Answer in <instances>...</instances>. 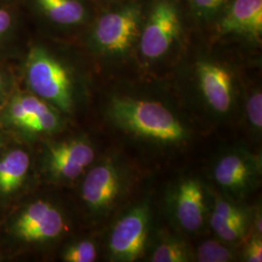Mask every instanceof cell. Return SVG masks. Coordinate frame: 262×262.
<instances>
[{
  "instance_id": "1",
  "label": "cell",
  "mask_w": 262,
  "mask_h": 262,
  "mask_svg": "<svg viewBox=\"0 0 262 262\" xmlns=\"http://www.w3.org/2000/svg\"><path fill=\"white\" fill-rule=\"evenodd\" d=\"M24 197L0 220V250L3 261L36 258L60 242L71 230L66 209L40 191Z\"/></svg>"
},
{
  "instance_id": "2",
  "label": "cell",
  "mask_w": 262,
  "mask_h": 262,
  "mask_svg": "<svg viewBox=\"0 0 262 262\" xmlns=\"http://www.w3.org/2000/svg\"><path fill=\"white\" fill-rule=\"evenodd\" d=\"M20 85L54 106L68 120L78 109L79 91L73 69L49 48L28 45L19 61Z\"/></svg>"
},
{
  "instance_id": "3",
  "label": "cell",
  "mask_w": 262,
  "mask_h": 262,
  "mask_svg": "<svg viewBox=\"0 0 262 262\" xmlns=\"http://www.w3.org/2000/svg\"><path fill=\"white\" fill-rule=\"evenodd\" d=\"M54 106L19 84L0 112V128L11 139L35 146L67 128Z\"/></svg>"
},
{
  "instance_id": "4",
  "label": "cell",
  "mask_w": 262,
  "mask_h": 262,
  "mask_svg": "<svg viewBox=\"0 0 262 262\" xmlns=\"http://www.w3.org/2000/svg\"><path fill=\"white\" fill-rule=\"evenodd\" d=\"M33 147L38 178L43 186L75 185L95 159L94 145L83 134L61 138L57 134Z\"/></svg>"
},
{
  "instance_id": "5",
  "label": "cell",
  "mask_w": 262,
  "mask_h": 262,
  "mask_svg": "<svg viewBox=\"0 0 262 262\" xmlns=\"http://www.w3.org/2000/svg\"><path fill=\"white\" fill-rule=\"evenodd\" d=\"M109 112L121 127L142 137L178 143L187 136L178 119L159 102L119 97L113 99Z\"/></svg>"
},
{
  "instance_id": "6",
  "label": "cell",
  "mask_w": 262,
  "mask_h": 262,
  "mask_svg": "<svg viewBox=\"0 0 262 262\" xmlns=\"http://www.w3.org/2000/svg\"><path fill=\"white\" fill-rule=\"evenodd\" d=\"M40 186L34 147L11 139L0 151V211L2 216Z\"/></svg>"
},
{
  "instance_id": "7",
  "label": "cell",
  "mask_w": 262,
  "mask_h": 262,
  "mask_svg": "<svg viewBox=\"0 0 262 262\" xmlns=\"http://www.w3.org/2000/svg\"><path fill=\"white\" fill-rule=\"evenodd\" d=\"M140 21V9L135 5L107 13L97 20L91 41L102 53L122 54L138 36Z\"/></svg>"
},
{
  "instance_id": "8",
  "label": "cell",
  "mask_w": 262,
  "mask_h": 262,
  "mask_svg": "<svg viewBox=\"0 0 262 262\" xmlns=\"http://www.w3.org/2000/svg\"><path fill=\"white\" fill-rule=\"evenodd\" d=\"M181 21L177 7L170 1L157 3L150 12L141 36L142 55L156 59L163 56L178 37Z\"/></svg>"
},
{
  "instance_id": "9",
  "label": "cell",
  "mask_w": 262,
  "mask_h": 262,
  "mask_svg": "<svg viewBox=\"0 0 262 262\" xmlns=\"http://www.w3.org/2000/svg\"><path fill=\"white\" fill-rule=\"evenodd\" d=\"M149 225L147 206L133 208L114 226L109 241L113 255L121 261H134L144 252Z\"/></svg>"
},
{
  "instance_id": "10",
  "label": "cell",
  "mask_w": 262,
  "mask_h": 262,
  "mask_svg": "<svg viewBox=\"0 0 262 262\" xmlns=\"http://www.w3.org/2000/svg\"><path fill=\"white\" fill-rule=\"evenodd\" d=\"M79 198L93 215L103 213L111 206L121 188L118 171L108 162L92 166L80 180Z\"/></svg>"
},
{
  "instance_id": "11",
  "label": "cell",
  "mask_w": 262,
  "mask_h": 262,
  "mask_svg": "<svg viewBox=\"0 0 262 262\" xmlns=\"http://www.w3.org/2000/svg\"><path fill=\"white\" fill-rule=\"evenodd\" d=\"M197 76L201 91L209 105L219 113H226L232 102V81L229 72L211 62H200Z\"/></svg>"
},
{
  "instance_id": "12",
  "label": "cell",
  "mask_w": 262,
  "mask_h": 262,
  "mask_svg": "<svg viewBox=\"0 0 262 262\" xmlns=\"http://www.w3.org/2000/svg\"><path fill=\"white\" fill-rule=\"evenodd\" d=\"M220 31L259 40L262 34V0H234L221 20Z\"/></svg>"
},
{
  "instance_id": "13",
  "label": "cell",
  "mask_w": 262,
  "mask_h": 262,
  "mask_svg": "<svg viewBox=\"0 0 262 262\" xmlns=\"http://www.w3.org/2000/svg\"><path fill=\"white\" fill-rule=\"evenodd\" d=\"M205 203L200 184L187 180L179 187L176 194V215L180 225L187 231H195L204 221Z\"/></svg>"
},
{
  "instance_id": "14",
  "label": "cell",
  "mask_w": 262,
  "mask_h": 262,
  "mask_svg": "<svg viewBox=\"0 0 262 262\" xmlns=\"http://www.w3.org/2000/svg\"><path fill=\"white\" fill-rule=\"evenodd\" d=\"M49 20L63 26L81 25L86 18V10L81 0H31Z\"/></svg>"
},
{
  "instance_id": "15",
  "label": "cell",
  "mask_w": 262,
  "mask_h": 262,
  "mask_svg": "<svg viewBox=\"0 0 262 262\" xmlns=\"http://www.w3.org/2000/svg\"><path fill=\"white\" fill-rule=\"evenodd\" d=\"M251 167L238 155H228L221 159L215 168V181L222 187L238 190L246 187L251 178Z\"/></svg>"
},
{
  "instance_id": "16",
  "label": "cell",
  "mask_w": 262,
  "mask_h": 262,
  "mask_svg": "<svg viewBox=\"0 0 262 262\" xmlns=\"http://www.w3.org/2000/svg\"><path fill=\"white\" fill-rule=\"evenodd\" d=\"M17 15L12 3H0V61H19L26 49L16 45Z\"/></svg>"
},
{
  "instance_id": "17",
  "label": "cell",
  "mask_w": 262,
  "mask_h": 262,
  "mask_svg": "<svg viewBox=\"0 0 262 262\" xmlns=\"http://www.w3.org/2000/svg\"><path fill=\"white\" fill-rule=\"evenodd\" d=\"M60 258L64 262H94L97 258V249L91 239H77L63 247Z\"/></svg>"
},
{
  "instance_id": "18",
  "label": "cell",
  "mask_w": 262,
  "mask_h": 262,
  "mask_svg": "<svg viewBox=\"0 0 262 262\" xmlns=\"http://www.w3.org/2000/svg\"><path fill=\"white\" fill-rule=\"evenodd\" d=\"M19 84V61H0V112Z\"/></svg>"
},
{
  "instance_id": "19",
  "label": "cell",
  "mask_w": 262,
  "mask_h": 262,
  "mask_svg": "<svg viewBox=\"0 0 262 262\" xmlns=\"http://www.w3.org/2000/svg\"><path fill=\"white\" fill-rule=\"evenodd\" d=\"M211 225L215 233L225 241H236L245 233L246 223L227 219L223 215L213 213L211 217Z\"/></svg>"
},
{
  "instance_id": "20",
  "label": "cell",
  "mask_w": 262,
  "mask_h": 262,
  "mask_svg": "<svg viewBox=\"0 0 262 262\" xmlns=\"http://www.w3.org/2000/svg\"><path fill=\"white\" fill-rule=\"evenodd\" d=\"M188 260L185 245L179 241H166L155 250L151 256L154 262H186Z\"/></svg>"
},
{
  "instance_id": "21",
  "label": "cell",
  "mask_w": 262,
  "mask_h": 262,
  "mask_svg": "<svg viewBox=\"0 0 262 262\" xmlns=\"http://www.w3.org/2000/svg\"><path fill=\"white\" fill-rule=\"evenodd\" d=\"M232 257V253L227 248L212 240L203 242L198 248V261L226 262L230 261Z\"/></svg>"
},
{
  "instance_id": "22",
  "label": "cell",
  "mask_w": 262,
  "mask_h": 262,
  "mask_svg": "<svg viewBox=\"0 0 262 262\" xmlns=\"http://www.w3.org/2000/svg\"><path fill=\"white\" fill-rule=\"evenodd\" d=\"M247 114L249 120L254 127L261 129L262 127V94L256 92L250 97L247 103Z\"/></svg>"
},
{
  "instance_id": "23",
  "label": "cell",
  "mask_w": 262,
  "mask_h": 262,
  "mask_svg": "<svg viewBox=\"0 0 262 262\" xmlns=\"http://www.w3.org/2000/svg\"><path fill=\"white\" fill-rule=\"evenodd\" d=\"M214 212L219 215L227 217V219L246 223V217H245L243 212L227 201H224L221 199L216 200Z\"/></svg>"
},
{
  "instance_id": "24",
  "label": "cell",
  "mask_w": 262,
  "mask_h": 262,
  "mask_svg": "<svg viewBox=\"0 0 262 262\" xmlns=\"http://www.w3.org/2000/svg\"><path fill=\"white\" fill-rule=\"evenodd\" d=\"M191 2L200 15L211 17L224 6L226 0H191Z\"/></svg>"
},
{
  "instance_id": "25",
  "label": "cell",
  "mask_w": 262,
  "mask_h": 262,
  "mask_svg": "<svg viewBox=\"0 0 262 262\" xmlns=\"http://www.w3.org/2000/svg\"><path fill=\"white\" fill-rule=\"evenodd\" d=\"M246 260L249 262L262 261V242L258 237L253 238L245 252Z\"/></svg>"
},
{
  "instance_id": "26",
  "label": "cell",
  "mask_w": 262,
  "mask_h": 262,
  "mask_svg": "<svg viewBox=\"0 0 262 262\" xmlns=\"http://www.w3.org/2000/svg\"><path fill=\"white\" fill-rule=\"evenodd\" d=\"M13 0H0V3H12Z\"/></svg>"
},
{
  "instance_id": "27",
  "label": "cell",
  "mask_w": 262,
  "mask_h": 262,
  "mask_svg": "<svg viewBox=\"0 0 262 262\" xmlns=\"http://www.w3.org/2000/svg\"><path fill=\"white\" fill-rule=\"evenodd\" d=\"M3 261V257H2V253H1V250H0V262Z\"/></svg>"
}]
</instances>
